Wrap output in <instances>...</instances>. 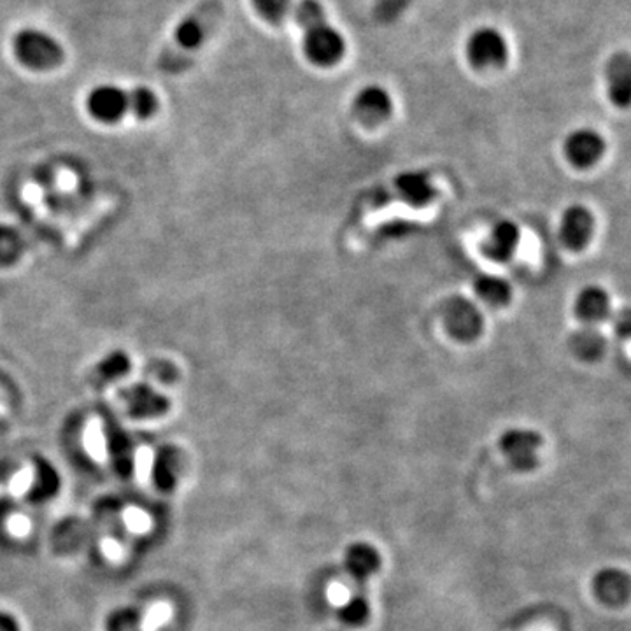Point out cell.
<instances>
[{
  "label": "cell",
  "instance_id": "6da1fadb",
  "mask_svg": "<svg viewBox=\"0 0 631 631\" xmlns=\"http://www.w3.org/2000/svg\"><path fill=\"white\" fill-rule=\"evenodd\" d=\"M291 13L304 32L305 58L323 69L339 64L346 53V41L341 32L328 23L320 0H298Z\"/></svg>",
  "mask_w": 631,
  "mask_h": 631
},
{
  "label": "cell",
  "instance_id": "7a4b0ae2",
  "mask_svg": "<svg viewBox=\"0 0 631 631\" xmlns=\"http://www.w3.org/2000/svg\"><path fill=\"white\" fill-rule=\"evenodd\" d=\"M221 8L218 0H206L193 9L172 37V46L160 58V69L164 72H181L192 62L193 55L204 46L216 23L220 22Z\"/></svg>",
  "mask_w": 631,
  "mask_h": 631
},
{
  "label": "cell",
  "instance_id": "3957f363",
  "mask_svg": "<svg viewBox=\"0 0 631 631\" xmlns=\"http://www.w3.org/2000/svg\"><path fill=\"white\" fill-rule=\"evenodd\" d=\"M13 50L16 60L32 71H51L64 62V48L41 30H20L13 39Z\"/></svg>",
  "mask_w": 631,
  "mask_h": 631
},
{
  "label": "cell",
  "instance_id": "277c9868",
  "mask_svg": "<svg viewBox=\"0 0 631 631\" xmlns=\"http://www.w3.org/2000/svg\"><path fill=\"white\" fill-rule=\"evenodd\" d=\"M442 321L447 334L458 342H474L484 330V316L472 300L453 297L447 300L442 309Z\"/></svg>",
  "mask_w": 631,
  "mask_h": 631
},
{
  "label": "cell",
  "instance_id": "5b68a950",
  "mask_svg": "<svg viewBox=\"0 0 631 631\" xmlns=\"http://www.w3.org/2000/svg\"><path fill=\"white\" fill-rule=\"evenodd\" d=\"M467 58L470 65L479 71L500 69L509 60V46L498 30L483 27L468 37Z\"/></svg>",
  "mask_w": 631,
  "mask_h": 631
},
{
  "label": "cell",
  "instance_id": "8992f818",
  "mask_svg": "<svg viewBox=\"0 0 631 631\" xmlns=\"http://www.w3.org/2000/svg\"><path fill=\"white\" fill-rule=\"evenodd\" d=\"M542 444H544L542 435L526 428H511L500 437L502 453L511 463V467L519 472H528L537 467Z\"/></svg>",
  "mask_w": 631,
  "mask_h": 631
},
{
  "label": "cell",
  "instance_id": "52a82bcc",
  "mask_svg": "<svg viewBox=\"0 0 631 631\" xmlns=\"http://www.w3.org/2000/svg\"><path fill=\"white\" fill-rule=\"evenodd\" d=\"M568 164L579 171H588L602 160L607 142L593 128H577L570 132L563 144Z\"/></svg>",
  "mask_w": 631,
  "mask_h": 631
},
{
  "label": "cell",
  "instance_id": "ba28073f",
  "mask_svg": "<svg viewBox=\"0 0 631 631\" xmlns=\"http://www.w3.org/2000/svg\"><path fill=\"white\" fill-rule=\"evenodd\" d=\"M120 398L125 404L128 416L134 419L162 418L171 409V400L146 383L123 388L120 391Z\"/></svg>",
  "mask_w": 631,
  "mask_h": 631
},
{
  "label": "cell",
  "instance_id": "9c48e42d",
  "mask_svg": "<svg viewBox=\"0 0 631 631\" xmlns=\"http://www.w3.org/2000/svg\"><path fill=\"white\" fill-rule=\"evenodd\" d=\"M595 234V216L588 207L572 204L565 209L560 221V241L568 251L581 253Z\"/></svg>",
  "mask_w": 631,
  "mask_h": 631
},
{
  "label": "cell",
  "instance_id": "30bf717a",
  "mask_svg": "<svg viewBox=\"0 0 631 631\" xmlns=\"http://www.w3.org/2000/svg\"><path fill=\"white\" fill-rule=\"evenodd\" d=\"M88 113L93 120L113 125L130 113L128 111V92L121 90L120 86L102 85L93 88L88 100H86Z\"/></svg>",
  "mask_w": 631,
  "mask_h": 631
},
{
  "label": "cell",
  "instance_id": "8fae6325",
  "mask_svg": "<svg viewBox=\"0 0 631 631\" xmlns=\"http://www.w3.org/2000/svg\"><path fill=\"white\" fill-rule=\"evenodd\" d=\"M353 111L356 118L367 127H376L393 114V99L383 86L370 85L356 93L353 100Z\"/></svg>",
  "mask_w": 631,
  "mask_h": 631
},
{
  "label": "cell",
  "instance_id": "7c38bea8",
  "mask_svg": "<svg viewBox=\"0 0 631 631\" xmlns=\"http://www.w3.org/2000/svg\"><path fill=\"white\" fill-rule=\"evenodd\" d=\"M605 81L612 106L617 109L631 107V53L619 51L605 64Z\"/></svg>",
  "mask_w": 631,
  "mask_h": 631
},
{
  "label": "cell",
  "instance_id": "4fadbf2b",
  "mask_svg": "<svg viewBox=\"0 0 631 631\" xmlns=\"http://www.w3.org/2000/svg\"><path fill=\"white\" fill-rule=\"evenodd\" d=\"M521 244V230L511 220H500L491 227L483 242L484 255L493 262H511Z\"/></svg>",
  "mask_w": 631,
  "mask_h": 631
},
{
  "label": "cell",
  "instance_id": "5bb4252c",
  "mask_svg": "<svg viewBox=\"0 0 631 631\" xmlns=\"http://www.w3.org/2000/svg\"><path fill=\"white\" fill-rule=\"evenodd\" d=\"M593 591L600 602L609 607H621L630 602L631 575L621 568H602L593 579Z\"/></svg>",
  "mask_w": 631,
  "mask_h": 631
},
{
  "label": "cell",
  "instance_id": "9a60e30c",
  "mask_svg": "<svg viewBox=\"0 0 631 631\" xmlns=\"http://www.w3.org/2000/svg\"><path fill=\"white\" fill-rule=\"evenodd\" d=\"M574 314L577 320L589 327L602 323L610 316L609 293L596 284H589L586 288H582L575 298Z\"/></svg>",
  "mask_w": 631,
  "mask_h": 631
},
{
  "label": "cell",
  "instance_id": "2e32d148",
  "mask_svg": "<svg viewBox=\"0 0 631 631\" xmlns=\"http://www.w3.org/2000/svg\"><path fill=\"white\" fill-rule=\"evenodd\" d=\"M395 185L400 197L412 207L428 206L437 193L430 174L423 171L402 172L395 181Z\"/></svg>",
  "mask_w": 631,
  "mask_h": 631
},
{
  "label": "cell",
  "instance_id": "e0dca14e",
  "mask_svg": "<svg viewBox=\"0 0 631 631\" xmlns=\"http://www.w3.org/2000/svg\"><path fill=\"white\" fill-rule=\"evenodd\" d=\"M344 567L349 577H353L358 584H363L369 577L377 574L381 568V554L376 547L358 542L348 547Z\"/></svg>",
  "mask_w": 631,
  "mask_h": 631
},
{
  "label": "cell",
  "instance_id": "ac0fdd59",
  "mask_svg": "<svg viewBox=\"0 0 631 631\" xmlns=\"http://www.w3.org/2000/svg\"><path fill=\"white\" fill-rule=\"evenodd\" d=\"M474 291L477 298H481L484 304L491 307H505L511 304L512 286L507 279L500 276H491V274H483L474 281Z\"/></svg>",
  "mask_w": 631,
  "mask_h": 631
},
{
  "label": "cell",
  "instance_id": "d6986e66",
  "mask_svg": "<svg viewBox=\"0 0 631 631\" xmlns=\"http://www.w3.org/2000/svg\"><path fill=\"white\" fill-rule=\"evenodd\" d=\"M570 349L582 362H595L605 353V339L593 328H582L570 337Z\"/></svg>",
  "mask_w": 631,
  "mask_h": 631
},
{
  "label": "cell",
  "instance_id": "ffe728a7",
  "mask_svg": "<svg viewBox=\"0 0 631 631\" xmlns=\"http://www.w3.org/2000/svg\"><path fill=\"white\" fill-rule=\"evenodd\" d=\"M179 468H181V454L176 447H164L160 453L156 454L153 474L155 481L160 488L171 490L176 484Z\"/></svg>",
  "mask_w": 631,
  "mask_h": 631
},
{
  "label": "cell",
  "instance_id": "44dd1931",
  "mask_svg": "<svg viewBox=\"0 0 631 631\" xmlns=\"http://www.w3.org/2000/svg\"><path fill=\"white\" fill-rule=\"evenodd\" d=\"M130 358L123 351H113L109 355L104 356L93 370V379L99 384L113 383L120 377L127 376L130 372Z\"/></svg>",
  "mask_w": 631,
  "mask_h": 631
},
{
  "label": "cell",
  "instance_id": "7402d4cb",
  "mask_svg": "<svg viewBox=\"0 0 631 631\" xmlns=\"http://www.w3.org/2000/svg\"><path fill=\"white\" fill-rule=\"evenodd\" d=\"M107 447L111 451L114 463L120 470L121 474H130L132 467H134V454H132V446H130V440L127 435L121 432L120 428L113 426L109 432H107Z\"/></svg>",
  "mask_w": 631,
  "mask_h": 631
},
{
  "label": "cell",
  "instance_id": "603a6c76",
  "mask_svg": "<svg viewBox=\"0 0 631 631\" xmlns=\"http://www.w3.org/2000/svg\"><path fill=\"white\" fill-rule=\"evenodd\" d=\"M158 107H160V102H158L156 93L146 86H137L128 92V111L130 114H134L137 120L153 118Z\"/></svg>",
  "mask_w": 631,
  "mask_h": 631
},
{
  "label": "cell",
  "instance_id": "cb8c5ba5",
  "mask_svg": "<svg viewBox=\"0 0 631 631\" xmlns=\"http://www.w3.org/2000/svg\"><path fill=\"white\" fill-rule=\"evenodd\" d=\"M369 616V600H367V596L363 595V593H356V595L351 596L348 603L342 605L341 610H339V619H341L342 623L346 624V626H351V628L363 626V624L369 621Z\"/></svg>",
  "mask_w": 631,
  "mask_h": 631
},
{
  "label": "cell",
  "instance_id": "d4e9b609",
  "mask_svg": "<svg viewBox=\"0 0 631 631\" xmlns=\"http://www.w3.org/2000/svg\"><path fill=\"white\" fill-rule=\"evenodd\" d=\"M251 4L260 18L274 27H281L293 9L291 0H251Z\"/></svg>",
  "mask_w": 631,
  "mask_h": 631
},
{
  "label": "cell",
  "instance_id": "484cf974",
  "mask_svg": "<svg viewBox=\"0 0 631 631\" xmlns=\"http://www.w3.org/2000/svg\"><path fill=\"white\" fill-rule=\"evenodd\" d=\"M23 241L13 228L0 225V267H8L22 256Z\"/></svg>",
  "mask_w": 631,
  "mask_h": 631
},
{
  "label": "cell",
  "instance_id": "4316f807",
  "mask_svg": "<svg viewBox=\"0 0 631 631\" xmlns=\"http://www.w3.org/2000/svg\"><path fill=\"white\" fill-rule=\"evenodd\" d=\"M407 0H377L376 16L381 22H391L402 15Z\"/></svg>",
  "mask_w": 631,
  "mask_h": 631
},
{
  "label": "cell",
  "instance_id": "83f0119b",
  "mask_svg": "<svg viewBox=\"0 0 631 631\" xmlns=\"http://www.w3.org/2000/svg\"><path fill=\"white\" fill-rule=\"evenodd\" d=\"M612 328L617 337L623 341H631V307H624L612 316Z\"/></svg>",
  "mask_w": 631,
  "mask_h": 631
}]
</instances>
